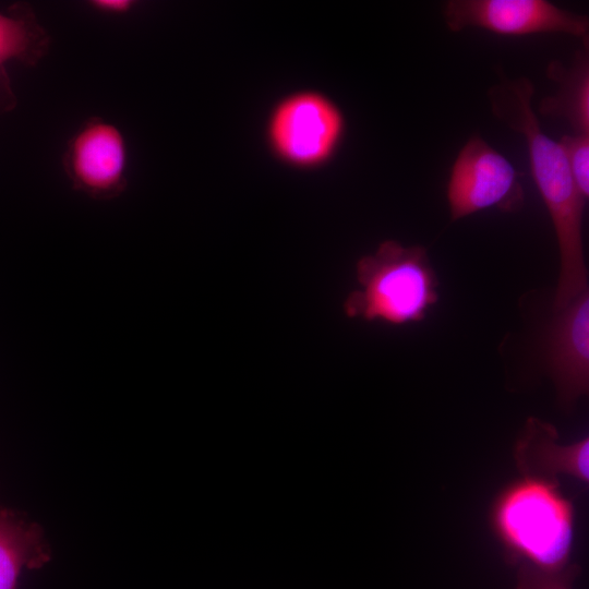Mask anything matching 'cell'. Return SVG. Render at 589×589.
<instances>
[{"instance_id": "11", "label": "cell", "mask_w": 589, "mask_h": 589, "mask_svg": "<svg viewBox=\"0 0 589 589\" xmlns=\"http://www.w3.org/2000/svg\"><path fill=\"white\" fill-rule=\"evenodd\" d=\"M546 75L558 88L540 101L539 112L566 120L575 133L589 134L588 45H582L568 67L560 61L551 62Z\"/></svg>"}, {"instance_id": "13", "label": "cell", "mask_w": 589, "mask_h": 589, "mask_svg": "<svg viewBox=\"0 0 589 589\" xmlns=\"http://www.w3.org/2000/svg\"><path fill=\"white\" fill-rule=\"evenodd\" d=\"M580 566L567 564L558 569H545L531 563L518 562L515 589H573Z\"/></svg>"}, {"instance_id": "9", "label": "cell", "mask_w": 589, "mask_h": 589, "mask_svg": "<svg viewBox=\"0 0 589 589\" xmlns=\"http://www.w3.org/2000/svg\"><path fill=\"white\" fill-rule=\"evenodd\" d=\"M589 438L563 445L554 425L529 418L514 447L519 472L527 480L558 486L557 477L568 474L582 483L589 481Z\"/></svg>"}, {"instance_id": "1", "label": "cell", "mask_w": 589, "mask_h": 589, "mask_svg": "<svg viewBox=\"0 0 589 589\" xmlns=\"http://www.w3.org/2000/svg\"><path fill=\"white\" fill-rule=\"evenodd\" d=\"M533 92L529 79L501 75L488 96L496 119L524 137L533 181L554 227L560 268L553 308L558 311L588 290L582 238L587 201L576 188L561 143L541 128L531 106Z\"/></svg>"}, {"instance_id": "14", "label": "cell", "mask_w": 589, "mask_h": 589, "mask_svg": "<svg viewBox=\"0 0 589 589\" xmlns=\"http://www.w3.org/2000/svg\"><path fill=\"white\" fill-rule=\"evenodd\" d=\"M560 143L576 188L587 201L589 196V134L564 135Z\"/></svg>"}, {"instance_id": "12", "label": "cell", "mask_w": 589, "mask_h": 589, "mask_svg": "<svg viewBox=\"0 0 589 589\" xmlns=\"http://www.w3.org/2000/svg\"><path fill=\"white\" fill-rule=\"evenodd\" d=\"M52 38L28 3L0 10V69L8 62L37 65L49 52Z\"/></svg>"}, {"instance_id": "7", "label": "cell", "mask_w": 589, "mask_h": 589, "mask_svg": "<svg viewBox=\"0 0 589 589\" xmlns=\"http://www.w3.org/2000/svg\"><path fill=\"white\" fill-rule=\"evenodd\" d=\"M61 165L73 190L99 201L119 197L128 188L125 135L115 123L89 117L69 137Z\"/></svg>"}, {"instance_id": "10", "label": "cell", "mask_w": 589, "mask_h": 589, "mask_svg": "<svg viewBox=\"0 0 589 589\" xmlns=\"http://www.w3.org/2000/svg\"><path fill=\"white\" fill-rule=\"evenodd\" d=\"M50 558L41 528L0 505V589H16L24 568H41Z\"/></svg>"}, {"instance_id": "2", "label": "cell", "mask_w": 589, "mask_h": 589, "mask_svg": "<svg viewBox=\"0 0 589 589\" xmlns=\"http://www.w3.org/2000/svg\"><path fill=\"white\" fill-rule=\"evenodd\" d=\"M358 288L344 301L347 317L389 325L422 321L438 300V280L421 245L385 240L356 265Z\"/></svg>"}, {"instance_id": "8", "label": "cell", "mask_w": 589, "mask_h": 589, "mask_svg": "<svg viewBox=\"0 0 589 589\" xmlns=\"http://www.w3.org/2000/svg\"><path fill=\"white\" fill-rule=\"evenodd\" d=\"M545 327L542 358L560 401L568 407L589 389V293L554 311Z\"/></svg>"}, {"instance_id": "4", "label": "cell", "mask_w": 589, "mask_h": 589, "mask_svg": "<svg viewBox=\"0 0 589 589\" xmlns=\"http://www.w3.org/2000/svg\"><path fill=\"white\" fill-rule=\"evenodd\" d=\"M346 128L339 107L325 94L299 91L280 99L271 111L266 139L271 152L297 169H315L338 151Z\"/></svg>"}, {"instance_id": "16", "label": "cell", "mask_w": 589, "mask_h": 589, "mask_svg": "<svg viewBox=\"0 0 589 589\" xmlns=\"http://www.w3.org/2000/svg\"><path fill=\"white\" fill-rule=\"evenodd\" d=\"M17 105V97L7 68L0 69V117L11 112Z\"/></svg>"}, {"instance_id": "15", "label": "cell", "mask_w": 589, "mask_h": 589, "mask_svg": "<svg viewBox=\"0 0 589 589\" xmlns=\"http://www.w3.org/2000/svg\"><path fill=\"white\" fill-rule=\"evenodd\" d=\"M95 12L108 16H124L136 8L134 0H91L87 4Z\"/></svg>"}, {"instance_id": "3", "label": "cell", "mask_w": 589, "mask_h": 589, "mask_svg": "<svg viewBox=\"0 0 589 589\" xmlns=\"http://www.w3.org/2000/svg\"><path fill=\"white\" fill-rule=\"evenodd\" d=\"M494 521L513 562L545 569L568 564L573 510L557 486L525 479L498 500Z\"/></svg>"}, {"instance_id": "5", "label": "cell", "mask_w": 589, "mask_h": 589, "mask_svg": "<svg viewBox=\"0 0 589 589\" xmlns=\"http://www.w3.org/2000/svg\"><path fill=\"white\" fill-rule=\"evenodd\" d=\"M446 195L452 220L488 208L514 213L525 199L516 168L479 135L471 136L459 151Z\"/></svg>"}, {"instance_id": "6", "label": "cell", "mask_w": 589, "mask_h": 589, "mask_svg": "<svg viewBox=\"0 0 589 589\" xmlns=\"http://www.w3.org/2000/svg\"><path fill=\"white\" fill-rule=\"evenodd\" d=\"M442 12L452 32L479 27L503 36L562 33L588 45V16L546 0H448Z\"/></svg>"}]
</instances>
